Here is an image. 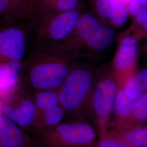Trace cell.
<instances>
[{"mask_svg": "<svg viewBox=\"0 0 147 147\" xmlns=\"http://www.w3.org/2000/svg\"><path fill=\"white\" fill-rule=\"evenodd\" d=\"M92 84V75L88 68L74 70L65 80L59 93L63 107L73 111L79 107L89 93Z\"/></svg>", "mask_w": 147, "mask_h": 147, "instance_id": "obj_1", "label": "cell"}, {"mask_svg": "<svg viewBox=\"0 0 147 147\" xmlns=\"http://www.w3.org/2000/svg\"><path fill=\"white\" fill-rule=\"evenodd\" d=\"M69 74L68 67L62 63L43 64L33 69L30 81L38 89H53L63 84Z\"/></svg>", "mask_w": 147, "mask_h": 147, "instance_id": "obj_2", "label": "cell"}, {"mask_svg": "<svg viewBox=\"0 0 147 147\" xmlns=\"http://www.w3.org/2000/svg\"><path fill=\"white\" fill-rule=\"evenodd\" d=\"M117 93L116 82L110 78L103 79L96 86L93 93L92 105L101 121L105 122L108 120L114 109Z\"/></svg>", "mask_w": 147, "mask_h": 147, "instance_id": "obj_3", "label": "cell"}, {"mask_svg": "<svg viewBox=\"0 0 147 147\" xmlns=\"http://www.w3.org/2000/svg\"><path fill=\"white\" fill-rule=\"evenodd\" d=\"M57 131L61 140L69 145L87 144L95 138L94 128L85 123L62 124L57 127Z\"/></svg>", "mask_w": 147, "mask_h": 147, "instance_id": "obj_4", "label": "cell"}, {"mask_svg": "<svg viewBox=\"0 0 147 147\" xmlns=\"http://www.w3.org/2000/svg\"><path fill=\"white\" fill-rule=\"evenodd\" d=\"M25 38L20 30L11 28L0 33V54L13 61H18L24 56Z\"/></svg>", "mask_w": 147, "mask_h": 147, "instance_id": "obj_5", "label": "cell"}, {"mask_svg": "<svg viewBox=\"0 0 147 147\" xmlns=\"http://www.w3.org/2000/svg\"><path fill=\"white\" fill-rule=\"evenodd\" d=\"M137 44L135 37L126 36L121 40L115 58L116 70L124 73L131 70L136 61Z\"/></svg>", "mask_w": 147, "mask_h": 147, "instance_id": "obj_6", "label": "cell"}, {"mask_svg": "<svg viewBox=\"0 0 147 147\" xmlns=\"http://www.w3.org/2000/svg\"><path fill=\"white\" fill-rule=\"evenodd\" d=\"M80 16V11L76 9L59 13L51 22L49 27L51 37L55 40L67 37L76 28Z\"/></svg>", "mask_w": 147, "mask_h": 147, "instance_id": "obj_7", "label": "cell"}, {"mask_svg": "<svg viewBox=\"0 0 147 147\" xmlns=\"http://www.w3.org/2000/svg\"><path fill=\"white\" fill-rule=\"evenodd\" d=\"M24 137L20 129L7 117H0V144L1 147H22Z\"/></svg>", "mask_w": 147, "mask_h": 147, "instance_id": "obj_8", "label": "cell"}, {"mask_svg": "<svg viewBox=\"0 0 147 147\" xmlns=\"http://www.w3.org/2000/svg\"><path fill=\"white\" fill-rule=\"evenodd\" d=\"M3 112L5 117L21 126L30 125L35 116V106L30 100L23 101L21 105L16 109L11 107H5Z\"/></svg>", "mask_w": 147, "mask_h": 147, "instance_id": "obj_9", "label": "cell"}, {"mask_svg": "<svg viewBox=\"0 0 147 147\" xmlns=\"http://www.w3.org/2000/svg\"><path fill=\"white\" fill-rule=\"evenodd\" d=\"M114 39L115 32L112 28L100 25L84 42L92 50L102 51L110 46Z\"/></svg>", "mask_w": 147, "mask_h": 147, "instance_id": "obj_10", "label": "cell"}, {"mask_svg": "<svg viewBox=\"0 0 147 147\" xmlns=\"http://www.w3.org/2000/svg\"><path fill=\"white\" fill-rule=\"evenodd\" d=\"M21 69V65L17 61L0 65L1 90H7L16 85Z\"/></svg>", "mask_w": 147, "mask_h": 147, "instance_id": "obj_11", "label": "cell"}, {"mask_svg": "<svg viewBox=\"0 0 147 147\" xmlns=\"http://www.w3.org/2000/svg\"><path fill=\"white\" fill-rule=\"evenodd\" d=\"M100 25L99 20L94 15L87 13L80 16L76 29L79 37L84 42Z\"/></svg>", "mask_w": 147, "mask_h": 147, "instance_id": "obj_12", "label": "cell"}, {"mask_svg": "<svg viewBox=\"0 0 147 147\" xmlns=\"http://www.w3.org/2000/svg\"><path fill=\"white\" fill-rule=\"evenodd\" d=\"M135 101L132 100L125 93L123 88L117 93L114 109L116 114L121 117H127L133 112Z\"/></svg>", "mask_w": 147, "mask_h": 147, "instance_id": "obj_13", "label": "cell"}, {"mask_svg": "<svg viewBox=\"0 0 147 147\" xmlns=\"http://www.w3.org/2000/svg\"><path fill=\"white\" fill-rule=\"evenodd\" d=\"M59 94L53 91H44L37 95L36 104L42 111L47 110L58 105Z\"/></svg>", "mask_w": 147, "mask_h": 147, "instance_id": "obj_14", "label": "cell"}, {"mask_svg": "<svg viewBox=\"0 0 147 147\" xmlns=\"http://www.w3.org/2000/svg\"><path fill=\"white\" fill-rule=\"evenodd\" d=\"M123 89L127 96L134 101L146 90L137 75L131 76L127 79Z\"/></svg>", "mask_w": 147, "mask_h": 147, "instance_id": "obj_15", "label": "cell"}, {"mask_svg": "<svg viewBox=\"0 0 147 147\" xmlns=\"http://www.w3.org/2000/svg\"><path fill=\"white\" fill-rule=\"evenodd\" d=\"M126 142L133 147H147V127H141L127 132Z\"/></svg>", "mask_w": 147, "mask_h": 147, "instance_id": "obj_16", "label": "cell"}, {"mask_svg": "<svg viewBox=\"0 0 147 147\" xmlns=\"http://www.w3.org/2000/svg\"><path fill=\"white\" fill-rule=\"evenodd\" d=\"M129 14L127 7L118 1L115 9L112 13L109 20L116 26H121L125 23Z\"/></svg>", "mask_w": 147, "mask_h": 147, "instance_id": "obj_17", "label": "cell"}, {"mask_svg": "<svg viewBox=\"0 0 147 147\" xmlns=\"http://www.w3.org/2000/svg\"><path fill=\"white\" fill-rule=\"evenodd\" d=\"M132 113L137 120L147 119V90L135 101Z\"/></svg>", "mask_w": 147, "mask_h": 147, "instance_id": "obj_18", "label": "cell"}, {"mask_svg": "<svg viewBox=\"0 0 147 147\" xmlns=\"http://www.w3.org/2000/svg\"><path fill=\"white\" fill-rule=\"evenodd\" d=\"M118 0H96L95 9L99 16L109 19Z\"/></svg>", "mask_w": 147, "mask_h": 147, "instance_id": "obj_19", "label": "cell"}, {"mask_svg": "<svg viewBox=\"0 0 147 147\" xmlns=\"http://www.w3.org/2000/svg\"><path fill=\"white\" fill-rule=\"evenodd\" d=\"M53 9L58 12H64L75 9L79 0H45Z\"/></svg>", "mask_w": 147, "mask_h": 147, "instance_id": "obj_20", "label": "cell"}, {"mask_svg": "<svg viewBox=\"0 0 147 147\" xmlns=\"http://www.w3.org/2000/svg\"><path fill=\"white\" fill-rule=\"evenodd\" d=\"M64 113L62 109L58 106L44 111L45 121L48 125H55L62 120Z\"/></svg>", "mask_w": 147, "mask_h": 147, "instance_id": "obj_21", "label": "cell"}, {"mask_svg": "<svg viewBox=\"0 0 147 147\" xmlns=\"http://www.w3.org/2000/svg\"><path fill=\"white\" fill-rule=\"evenodd\" d=\"M127 5L129 14L135 16L140 11L147 10V0H131Z\"/></svg>", "mask_w": 147, "mask_h": 147, "instance_id": "obj_22", "label": "cell"}, {"mask_svg": "<svg viewBox=\"0 0 147 147\" xmlns=\"http://www.w3.org/2000/svg\"><path fill=\"white\" fill-rule=\"evenodd\" d=\"M98 147H129L126 144L110 138H104L99 142Z\"/></svg>", "mask_w": 147, "mask_h": 147, "instance_id": "obj_23", "label": "cell"}, {"mask_svg": "<svg viewBox=\"0 0 147 147\" xmlns=\"http://www.w3.org/2000/svg\"><path fill=\"white\" fill-rule=\"evenodd\" d=\"M144 88L147 90V69L141 70L137 74Z\"/></svg>", "mask_w": 147, "mask_h": 147, "instance_id": "obj_24", "label": "cell"}, {"mask_svg": "<svg viewBox=\"0 0 147 147\" xmlns=\"http://www.w3.org/2000/svg\"><path fill=\"white\" fill-rule=\"evenodd\" d=\"M135 21L138 25H143L147 18V10H143L138 13L136 16H134Z\"/></svg>", "mask_w": 147, "mask_h": 147, "instance_id": "obj_25", "label": "cell"}, {"mask_svg": "<svg viewBox=\"0 0 147 147\" xmlns=\"http://www.w3.org/2000/svg\"><path fill=\"white\" fill-rule=\"evenodd\" d=\"M14 0H0V13L8 10L13 4Z\"/></svg>", "mask_w": 147, "mask_h": 147, "instance_id": "obj_26", "label": "cell"}, {"mask_svg": "<svg viewBox=\"0 0 147 147\" xmlns=\"http://www.w3.org/2000/svg\"><path fill=\"white\" fill-rule=\"evenodd\" d=\"M142 28L144 31L147 32V18L144 23L142 25Z\"/></svg>", "mask_w": 147, "mask_h": 147, "instance_id": "obj_27", "label": "cell"}, {"mask_svg": "<svg viewBox=\"0 0 147 147\" xmlns=\"http://www.w3.org/2000/svg\"><path fill=\"white\" fill-rule=\"evenodd\" d=\"M118 1H120L121 3H124L125 5H128L129 3H130V2L131 1V0H118Z\"/></svg>", "mask_w": 147, "mask_h": 147, "instance_id": "obj_28", "label": "cell"}]
</instances>
